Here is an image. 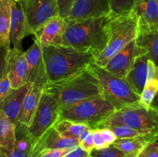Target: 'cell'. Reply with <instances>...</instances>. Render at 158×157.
I'll return each instance as SVG.
<instances>
[{
    "instance_id": "obj_1",
    "label": "cell",
    "mask_w": 158,
    "mask_h": 157,
    "mask_svg": "<svg viewBox=\"0 0 158 157\" xmlns=\"http://www.w3.org/2000/svg\"><path fill=\"white\" fill-rule=\"evenodd\" d=\"M109 15L66 23L58 45L69 46L80 52H90L96 58L107 44Z\"/></svg>"
},
{
    "instance_id": "obj_2",
    "label": "cell",
    "mask_w": 158,
    "mask_h": 157,
    "mask_svg": "<svg viewBox=\"0 0 158 157\" xmlns=\"http://www.w3.org/2000/svg\"><path fill=\"white\" fill-rule=\"evenodd\" d=\"M40 47L46 83L68 78L86 69L95 60L90 52H80L69 46L51 45Z\"/></svg>"
},
{
    "instance_id": "obj_3",
    "label": "cell",
    "mask_w": 158,
    "mask_h": 157,
    "mask_svg": "<svg viewBox=\"0 0 158 157\" xmlns=\"http://www.w3.org/2000/svg\"><path fill=\"white\" fill-rule=\"evenodd\" d=\"M43 92L53 97L60 111L102 95L98 81L89 67L63 80L46 83Z\"/></svg>"
},
{
    "instance_id": "obj_4",
    "label": "cell",
    "mask_w": 158,
    "mask_h": 157,
    "mask_svg": "<svg viewBox=\"0 0 158 157\" xmlns=\"http://www.w3.org/2000/svg\"><path fill=\"white\" fill-rule=\"evenodd\" d=\"M108 41L103 52L95 58L94 63L103 67L114 55L137 37V17L134 11L109 15L107 23Z\"/></svg>"
},
{
    "instance_id": "obj_5",
    "label": "cell",
    "mask_w": 158,
    "mask_h": 157,
    "mask_svg": "<svg viewBox=\"0 0 158 157\" xmlns=\"http://www.w3.org/2000/svg\"><path fill=\"white\" fill-rule=\"evenodd\" d=\"M126 126L143 135L157 136L158 112L157 106L143 107L141 105L117 109L96 125L95 128ZM94 128V129H95Z\"/></svg>"
},
{
    "instance_id": "obj_6",
    "label": "cell",
    "mask_w": 158,
    "mask_h": 157,
    "mask_svg": "<svg viewBox=\"0 0 158 157\" xmlns=\"http://www.w3.org/2000/svg\"><path fill=\"white\" fill-rule=\"evenodd\" d=\"M88 67L98 81L102 95L117 109L140 105V95L135 92L126 79L112 75L94 62Z\"/></svg>"
},
{
    "instance_id": "obj_7",
    "label": "cell",
    "mask_w": 158,
    "mask_h": 157,
    "mask_svg": "<svg viewBox=\"0 0 158 157\" xmlns=\"http://www.w3.org/2000/svg\"><path fill=\"white\" fill-rule=\"evenodd\" d=\"M116 110L117 108L101 95L83 100L60 110L59 119L83 123L89 126L91 129H94L99 122Z\"/></svg>"
},
{
    "instance_id": "obj_8",
    "label": "cell",
    "mask_w": 158,
    "mask_h": 157,
    "mask_svg": "<svg viewBox=\"0 0 158 157\" xmlns=\"http://www.w3.org/2000/svg\"><path fill=\"white\" fill-rule=\"evenodd\" d=\"M59 109L53 97L43 92L32 122L28 127V135L32 145L52 127L59 119Z\"/></svg>"
},
{
    "instance_id": "obj_9",
    "label": "cell",
    "mask_w": 158,
    "mask_h": 157,
    "mask_svg": "<svg viewBox=\"0 0 158 157\" xmlns=\"http://www.w3.org/2000/svg\"><path fill=\"white\" fill-rule=\"evenodd\" d=\"M31 34L35 35L50 19L58 16L56 0H20Z\"/></svg>"
},
{
    "instance_id": "obj_10",
    "label": "cell",
    "mask_w": 158,
    "mask_h": 157,
    "mask_svg": "<svg viewBox=\"0 0 158 157\" xmlns=\"http://www.w3.org/2000/svg\"><path fill=\"white\" fill-rule=\"evenodd\" d=\"M110 13L109 0H75L69 15L64 19L66 23L78 22Z\"/></svg>"
},
{
    "instance_id": "obj_11",
    "label": "cell",
    "mask_w": 158,
    "mask_h": 157,
    "mask_svg": "<svg viewBox=\"0 0 158 157\" xmlns=\"http://www.w3.org/2000/svg\"><path fill=\"white\" fill-rule=\"evenodd\" d=\"M29 66L23 49L12 48L6 56V75L12 89H16L26 83Z\"/></svg>"
},
{
    "instance_id": "obj_12",
    "label": "cell",
    "mask_w": 158,
    "mask_h": 157,
    "mask_svg": "<svg viewBox=\"0 0 158 157\" xmlns=\"http://www.w3.org/2000/svg\"><path fill=\"white\" fill-rule=\"evenodd\" d=\"M77 146L78 140L62 137L52 126L32 145L31 155L32 157H37L45 151L51 149H71Z\"/></svg>"
},
{
    "instance_id": "obj_13",
    "label": "cell",
    "mask_w": 158,
    "mask_h": 157,
    "mask_svg": "<svg viewBox=\"0 0 158 157\" xmlns=\"http://www.w3.org/2000/svg\"><path fill=\"white\" fill-rule=\"evenodd\" d=\"M133 10L137 17V32L158 31V0H135Z\"/></svg>"
},
{
    "instance_id": "obj_14",
    "label": "cell",
    "mask_w": 158,
    "mask_h": 157,
    "mask_svg": "<svg viewBox=\"0 0 158 157\" xmlns=\"http://www.w3.org/2000/svg\"><path fill=\"white\" fill-rule=\"evenodd\" d=\"M31 34L26 16L19 2L12 0L9 40L13 48L22 49V41Z\"/></svg>"
},
{
    "instance_id": "obj_15",
    "label": "cell",
    "mask_w": 158,
    "mask_h": 157,
    "mask_svg": "<svg viewBox=\"0 0 158 157\" xmlns=\"http://www.w3.org/2000/svg\"><path fill=\"white\" fill-rule=\"evenodd\" d=\"M24 55L29 66V73L26 82L44 87L47 81L42 55V49L36 40L34 41L29 49L24 52Z\"/></svg>"
},
{
    "instance_id": "obj_16",
    "label": "cell",
    "mask_w": 158,
    "mask_h": 157,
    "mask_svg": "<svg viewBox=\"0 0 158 157\" xmlns=\"http://www.w3.org/2000/svg\"><path fill=\"white\" fill-rule=\"evenodd\" d=\"M136 55L135 42L133 40L114 55L103 68L112 75L125 79Z\"/></svg>"
},
{
    "instance_id": "obj_17",
    "label": "cell",
    "mask_w": 158,
    "mask_h": 157,
    "mask_svg": "<svg viewBox=\"0 0 158 157\" xmlns=\"http://www.w3.org/2000/svg\"><path fill=\"white\" fill-rule=\"evenodd\" d=\"M66 22L60 15L48 21L35 35V40L40 46L58 45L66 29Z\"/></svg>"
},
{
    "instance_id": "obj_18",
    "label": "cell",
    "mask_w": 158,
    "mask_h": 157,
    "mask_svg": "<svg viewBox=\"0 0 158 157\" xmlns=\"http://www.w3.org/2000/svg\"><path fill=\"white\" fill-rule=\"evenodd\" d=\"M43 90V86L32 84L23 100L16 123L29 127L39 105Z\"/></svg>"
},
{
    "instance_id": "obj_19",
    "label": "cell",
    "mask_w": 158,
    "mask_h": 157,
    "mask_svg": "<svg viewBox=\"0 0 158 157\" xmlns=\"http://www.w3.org/2000/svg\"><path fill=\"white\" fill-rule=\"evenodd\" d=\"M31 86L32 83L26 82L18 89H12L6 99L0 105V110L2 111L6 116L15 125L21 109L23 99Z\"/></svg>"
},
{
    "instance_id": "obj_20",
    "label": "cell",
    "mask_w": 158,
    "mask_h": 157,
    "mask_svg": "<svg viewBox=\"0 0 158 157\" xmlns=\"http://www.w3.org/2000/svg\"><path fill=\"white\" fill-rule=\"evenodd\" d=\"M148 59L146 54L136 55L125 78L138 95H140L146 83Z\"/></svg>"
},
{
    "instance_id": "obj_21",
    "label": "cell",
    "mask_w": 158,
    "mask_h": 157,
    "mask_svg": "<svg viewBox=\"0 0 158 157\" xmlns=\"http://www.w3.org/2000/svg\"><path fill=\"white\" fill-rule=\"evenodd\" d=\"M135 48L141 54H146L150 60L157 66L158 31L137 32Z\"/></svg>"
},
{
    "instance_id": "obj_22",
    "label": "cell",
    "mask_w": 158,
    "mask_h": 157,
    "mask_svg": "<svg viewBox=\"0 0 158 157\" xmlns=\"http://www.w3.org/2000/svg\"><path fill=\"white\" fill-rule=\"evenodd\" d=\"M15 142V124L0 110V157H9Z\"/></svg>"
},
{
    "instance_id": "obj_23",
    "label": "cell",
    "mask_w": 158,
    "mask_h": 157,
    "mask_svg": "<svg viewBox=\"0 0 158 157\" xmlns=\"http://www.w3.org/2000/svg\"><path fill=\"white\" fill-rule=\"evenodd\" d=\"M157 140V136L140 135L134 138L117 139L112 146L123 152L128 157H137L146 145Z\"/></svg>"
},
{
    "instance_id": "obj_24",
    "label": "cell",
    "mask_w": 158,
    "mask_h": 157,
    "mask_svg": "<svg viewBox=\"0 0 158 157\" xmlns=\"http://www.w3.org/2000/svg\"><path fill=\"white\" fill-rule=\"evenodd\" d=\"M53 126L62 137L77 140L85 131L91 129L86 124L74 123L69 120L62 119H58Z\"/></svg>"
},
{
    "instance_id": "obj_25",
    "label": "cell",
    "mask_w": 158,
    "mask_h": 157,
    "mask_svg": "<svg viewBox=\"0 0 158 157\" xmlns=\"http://www.w3.org/2000/svg\"><path fill=\"white\" fill-rule=\"evenodd\" d=\"M12 0H0V46L10 49L9 40Z\"/></svg>"
},
{
    "instance_id": "obj_26",
    "label": "cell",
    "mask_w": 158,
    "mask_h": 157,
    "mask_svg": "<svg viewBox=\"0 0 158 157\" xmlns=\"http://www.w3.org/2000/svg\"><path fill=\"white\" fill-rule=\"evenodd\" d=\"M158 90V79H151L147 81L140 95V103L143 107L150 108L154 106Z\"/></svg>"
},
{
    "instance_id": "obj_27",
    "label": "cell",
    "mask_w": 158,
    "mask_h": 157,
    "mask_svg": "<svg viewBox=\"0 0 158 157\" xmlns=\"http://www.w3.org/2000/svg\"><path fill=\"white\" fill-rule=\"evenodd\" d=\"M112 14H121L131 11L135 0H109Z\"/></svg>"
},
{
    "instance_id": "obj_28",
    "label": "cell",
    "mask_w": 158,
    "mask_h": 157,
    "mask_svg": "<svg viewBox=\"0 0 158 157\" xmlns=\"http://www.w3.org/2000/svg\"><path fill=\"white\" fill-rule=\"evenodd\" d=\"M107 128L114 132L117 139H129L143 135L137 131L126 126H110Z\"/></svg>"
},
{
    "instance_id": "obj_29",
    "label": "cell",
    "mask_w": 158,
    "mask_h": 157,
    "mask_svg": "<svg viewBox=\"0 0 158 157\" xmlns=\"http://www.w3.org/2000/svg\"><path fill=\"white\" fill-rule=\"evenodd\" d=\"M89 157H128L123 152L114 147V146H107L101 149H94L89 152Z\"/></svg>"
},
{
    "instance_id": "obj_30",
    "label": "cell",
    "mask_w": 158,
    "mask_h": 157,
    "mask_svg": "<svg viewBox=\"0 0 158 157\" xmlns=\"http://www.w3.org/2000/svg\"><path fill=\"white\" fill-rule=\"evenodd\" d=\"M92 129L85 131L78 139V146L87 152H90L94 149Z\"/></svg>"
},
{
    "instance_id": "obj_31",
    "label": "cell",
    "mask_w": 158,
    "mask_h": 157,
    "mask_svg": "<svg viewBox=\"0 0 158 157\" xmlns=\"http://www.w3.org/2000/svg\"><path fill=\"white\" fill-rule=\"evenodd\" d=\"M137 157H158L157 141L151 142L146 145Z\"/></svg>"
},
{
    "instance_id": "obj_32",
    "label": "cell",
    "mask_w": 158,
    "mask_h": 157,
    "mask_svg": "<svg viewBox=\"0 0 158 157\" xmlns=\"http://www.w3.org/2000/svg\"><path fill=\"white\" fill-rule=\"evenodd\" d=\"M75 0H56L59 15L63 18H67Z\"/></svg>"
},
{
    "instance_id": "obj_33",
    "label": "cell",
    "mask_w": 158,
    "mask_h": 157,
    "mask_svg": "<svg viewBox=\"0 0 158 157\" xmlns=\"http://www.w3.org/2000/svg\"><path fill=\"white\" fill-rule=\"evenodd\" d=\"M12 88L10 86L9 79L6 75V72L4 76L0 79V105L3 103L6 97L9 95L12 91Z\"/></svg>"
},
{
    "instance_id": "obj_34",
    "label": "cell",
    "mask_w": 158,
    "mask_h": 157,
    "mask_svg": "<svg viewBox=\"0 0 158 157\" xmlns=\"http://www.w3.org/2000/svg\"><path fill=\"white\" fill-rule=\"evenodd\" d=\"M99 129L100 133L101 135L102 139H103L104 143H106L107 146H110L113 143L115 142L117 139V137L115 136L114 132L107 127H103V128H97Z\"/></svg>"
},
{
    "instance_id": "obj_35",
    "label": "cell",
    "mask_w": 158,
    "mask_h": 157,
    "mask_svg": "<svg viewBox=\"0 0 158 157\" xmlns=\"http://www.w3.org/2000/svg\"><path fill=\"white\" fill-rule=\"evenodd\" d=\"M93 140H94V149H101L103 148L107 147V145L104 143L103 139H102L101 135L100 133V131L99 129L95 128V129H93Z\"/></svg>"
},
{
    "instance_id": "obj_36",
    "label": "cell",
    "mask_w": 158,
    "mask_h": 157,
    "mask_svg": "<svg viewBox=\"0 0 158 157\" xmlns=\"http://www.w3.org/2000/svg\"><path fill=\"white\" fill-rule=\"evenodd\" d=\"M73 148L71 149H51V150L45 151L42 152L41 154L37 157H62L69 152V151L72 150Z\"/></svg>"
},
{
    "instance_id": "obj_37",
    "label": "cell",
    "mask_w": 158,
    "mask_h": 157,
    "mask_svg": "<svg viewBox=\"0 0 158 157\" xmlns=\"http://www.w3.org/2000/svg\"><path fill=\"white\" fill-rule=\"evenodd\" d=\"M9 49L4 46H0V79L6 72V56Z\"/></svg>"
},
{
    "instance_id": "obj_38",
    "label": "cell",
    "mask_w": 158,
    "mask_h": 157,
    "mask_svg": "<svg viewBox=\"0 0 158 157\" xmlns=\"http://www.w3.org/2000/svg\"><path fill=\"white\" fill-rule=\"evenodd\" d=\"M151 79H158V69L157 65L154 64L151 60L148 59L146 82Z\"/></svg>"
},
{
    "instance_id": "obj_39",
    "label": "cell",
    "mask_w": 158,
    "mask_h": 157,
    "mask_svg": "<svg viewBox=\"0 0 158 157\" xmlns=\"http://www.w3.org/2000/svg\"><path fill=\"white\" fill-rule=\"evenodd\" d=\"M62 157H89V152H86L77 146Z\"/></svg>"
},
{
    "instance_id": "obj_40",
    "label": "cell",
    "mask_w": 158,
    "mask_h": 157,
    "mask_svg": "<svg viewBox=\"0 0 158 157\" xmlns=\"http://www.w3.org/2000/svg\"><path fill=\"white\" fill-rule=\"evenodd\" d=\"M9 157H32L31 152H24L14 148L13 151Z\"/></svg>"
},
{
    "instance_id": "obj_41",
    "label": "cell",
    "mask_w": 158,
    "mask_h": 157,
    "mask_svg": "<svg viewBox=\"0 0 158 157\" xmlns=\"http://www.w3.org/2000/svg\"><path fill=\"white\" fill-rule=\"evenodd\" d=\"M14 1H17V2H19V1H20V0H14Z\"/></svg>"
}]
</instances>
